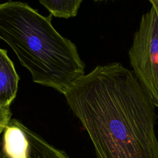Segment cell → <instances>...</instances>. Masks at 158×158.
I'll return each mask as SVG.
<instances>
[{
    "label": "cell",
    "instance_id": "obj_1",
    "mask_svg": "<svg viewBox=\"0 0 158 158\" xmlns=\"http://www.w3.org/2000/svg\"><path fill=\"white\" fill-rule=\"evenodd\" d=\"M98 158H158L155 106L133 71L98 65L64 92Z\"/></svg>",
    "mask_w": 158,
    "mask_h": 158
},
{
    "label": "cell",
    "instance_id": "obj_2",
    "mask_svg": "<svg viewBox=\"0 0 158 158\" xmlns=\"http://www.w3.org/2000/svg\"><path fill=\"white\" fill-rule=\"evenodd\" d=\"M45 17L27 4H0V38L13 49L35 83L64 94L85 75V64L75 44L60 35Z\"/></svg>",
    "mask_w": 158,
    "mask_h": 158
},
{
    "label": "cell",
    "instance_id": "obj_3",
    "mask_svg": "<svg viewBox=\"0 0 158 158\" xmlns=\"http://www.w3.org/2000/svg\"><path fill=\"white\" fill-rule=\"evenodd\" d=\"M135 76L158 108V4L141 19L128 51Z\"/></svg>",
    "mask_w": 158,
    "mask_h": 158
},
{
    "label": "cell",
    "instance_id": "obj_4",
    "mask_svg": "<svg viewBox=\"0 0 158 158\" xmlns=\"http://www.w3.org/2000/svg\"><path fill=\"white\" fill-rule=\"evenodd\" d=\"M19 77L7 51L0 48V107H10L16 97Z\"/></svg>",
    "mask_w": 158,
    "mask_h": 158
},
{
    "label": "cell",
    "instance_id": "obj_5",
    "mask_svg": "<svg viewBox=\"0 0 158 158\" xmlns=\"http://www.w3.org/2000/svg\"><path fill=\"white\" fill-rule=\"evenodd\" d=\"M23 129L28 141L25 158H70L67 153L46 141L41 135L23 124ZM0 158H9L0 149Z\"/></svg>",
    "mask_w": 158,
    "mask_h": 158
},
{
    "label": "cell",
    "instance_id": "obj_6",
    "mask_svg": "<svg viewBox=\"0 0 158 158\" xmlns=\"http://www.w3.org/2000/svg\"><path fill=\"white\" fill-rule=\"evenodd\" d=\"M51 14L59 18L69 19L77 15L83 0H38Z\"/></svg>",
    "mask_w": 158,
    "mask_h": 158
},
{
    "label": "cell",
    "instance_id": "obj_7",
    "mask_svg": "<svg viewBox=\"0 0 158 158\" xmlns=\"http://www.w3.org/2000/svg\"><path fill=\"white\" fill-rule=\"evenodd\" d=\"M12 116L10 107H0V142L1 136L9 123Z\"/></svg>",
    "mask_w": 158,
    "mask_h": 158
},
{
    "label": "cell",
    "instance_id": "obj_8",
    "mask_svg": "<svg viewBox=\"0 0 158 158\" xmlns=\"http://www.w3.org/2000/svg\"><path fill=\"white\" fill-rule=\"evenodd\" d=\"M148 1H149L151 2V3H156V4H158V0H148Z\"/></svg>",
    "mask_w": 158,
    "mask_h": 158
},
{
    "label": "cell",
    "instance_id": "obj_9",
    "mask_svg": "<svg viewBox=\"0 0 158 158\" xmlns=\"http://www.w3.org/2000/svg\"><path fill=\"white\" fill-rule=\"evenodd\" d=\"M94 1H105V0H93Z\"/></svg>",
    "mask_w": 158,
    "mask_h": 158
}]
</instances>
